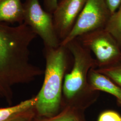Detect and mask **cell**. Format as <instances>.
<instances>
[{
  "mask_svg": "<svg viewBox=\"0 0 121 121\" xmlns=\"http://www.w3.org/2000/svg\"><path fill=\"white\" fill-rule=\"evenodd\" d=\"M37 35L24 23L10 26L0 23V99L11 104L14 89L41 75L31 63L29 47Z\"/></svg>",
  "mask_w": 121,
  "mask_h": 121,
  "instance_id": "obj_1",
  "label": "cell"
},
{
  "mask_svg": "<svg viewBox=\"0 0 121 121\" xmlns=\"http://www.w3.org/2000/svg\"><path fill=\"white\" fill-rule=\"evenodd\" d=\"M65 46L73 57L72 67L65 75L62 90V108L69 106L85 111L98 99L99 91L91 88L88 76L91 69L97 68L92 53L78 39Z\"/></svg>",
  "mask_w": 121,
  "mask_h": 121,
  "instance_id": "obj_2",
  "label": "cell"
},
{
  "mask_svg": "<svg viewBox=\"0 0 121 121\" xmlns=\"http://www.w3.org/2000/svg\"><path fill=\"white\" fill-rule=\"evenodd\" d=\"M45 69L43 83L36 95V117H49L62 109V90L66 73L71 65V54L66 46L44 47Z\"/></svg>",
  "mask_w": 121,
  "mask_h": 121,
  "instance_id": "obj_3",
  "label": "cell"
},
{
  "mask_svg": "<svg viewBox=\"0 0 121 121\" xmlns=\"http://www.w3.org/2000/svg\"><path fill=\"white\" fill-rule=\"evenodd\" d=\"M76 39L94 54L97 68L112 65L121 60V47L104 28L88 32Z\"/></svg>",
  "mask_w": 121,
  "mask_h": 121,
  "instance_id": "obj_4",
  "label": "cell"
},
{
  "mask_svg": "<svg viewBox=\"0 0 121 121\" xmlns=\"http://www.w3.org/2000/svg\"><path fill=\"white\" fill-rule=\"evenodd\" d=\"M111 15L105 0H86L73 29L60 44L65 46L82 35L105 28Z\"/></svg>",
  "mask_w": 121,
  "mask_h": 121,
  "instance_id": "obj_5",
  "label": "cell"
},
{
  "mask_svg": "<svg viewBox=\"0 0 121 121\" xmlns=\"http://www.w3.org/2000/svg\"><path fill=\"white\" fill-rule=\"evenodd\" d=\"M23 7V23L41 38L44 47L60 46L61 42L55 29L52 14L42 8L39 0H26Z\"/></svg>",
  "mask_w": 121,
  "mask_h": 121,
  "instance_id": "obj_6",
  "label": "cell"
},
{
  "mask_svg": "<svg viewBox=\"0 0 121 121\" xmlns=\"http://www.w3.org/2000/svg\"><path fill=\"white\" fill-rule=\"evenodd\" d=\"M86 0H60L52 13L53 22L61 42L73 28Z\"/></svg>",
  "mask_w": 121,
  "mask_h": 121,
  "instance_id": "obj_7",
  "label": "cell"
},
{
  "mask_svg": "<svg viewBox=\"0 0 121 121\" xmlns=\"http://www.w3.org/2000/svg\"><path fill=\"white\" fill-rule=\"evenodd\" d=\"M88 82L91 88L96 91H102L114 96L119 105L121 106V87L112 80L93 68L88 76Z\"/></svg>",
  "mask_w": 121,
  "mask_h": 121,
  "instance_id": "obj_8",
  "label": "cell"
},
{
  "mask_svg": "<svg viewBox=\"0 0 121 121\" xmlns=\"http://www.w3.org/2000/svg\"><path fill=\"white\" fill-rule=\"evenodd\" d=\"M24 7L21 0H0V23H23Z\"/></svg>",
  "mask_w": 121,
  "mask_h": 121,
  "instance_id": "obj_9",
  "label": "cell"
},
{
  "mask_svg": "<svg viewBox=\"0 0 121 121\" xmlns=\"http://www.w3.org/2000/svg\"><path fill=\"white\" fill-rule=\"evenodd\" d=\"M37 101L35 95L29 99L22 101L16 105L0 108V121H7L23 112L34 108Z\"/></svg>",
  "mask_w": 121,
  "mask_h": 121,
  "instance_id": "obj_10",
  "label": "cell"
},
{
  "mask_svg": "<svg viewBox=\"0 0 121 121\" xmlns=\"http://www.w3.org/2000/svg\"><path fill=\"white\" fill-rule=\"evenodd\" d=\"M84 110L67 106L57 114L49 117H35L34 121H86Z\"/></svg>",
  "mask_w": 121,
  "mask_h": 121,
  "instance_id": "obj_11",
  "label": "cell"
},
{
  "mask_svg": "<svg viewBox=\"0 0 121 121\" xmlns=\"http://www.w3.org/2000/svg\"><path fill=\"white\" fill-rule=\"evenodd\" d=\"M104 29L112 35L121 48V3L110 16Z\"/></svg>",
  "mask_w": 121,
  "mask_h": 121,
  "instance_id": "obj_12",
  "label": "cell"
},
{
  "mask_svg": "<svg viewBox=\"0 0 121 121\" xmlns=\"http://www.w3.org/2000/svg\"><path fill=\"white\" fill-rule=\"evenodd\" d=\"M95 69L110 78L121 87V60L112 65Z\"/></svg>",
  "mask_w": 121,
  "mask_h": 121,
  "instance_id": "obj_13",
  "label": "cell"
},
{
  "mask_svg": "<svg viewBox=\"0 0 121 121\" xmlns=\"http://www.w3.org/2000/svg\"><path fill=\"white\" fill-rule=\"evenodd\" d=\"M97 121H121V115L113 110H105L99 114Z\"/></svg>",
  "mask_w": 121,
  "mask_h": 121,
  "instance_id": "obj_14",
  "label": "cell"
},
{
  "mask_svg": "<svg viewBox=\"0 0 121 121\" xmlns=\"http://www.w3.org/2000/svg\"><path fill=\"white\" fill-rule=\"evenodd\" d=\"M35 107L21 113L7 121H34L36 117Z\"/></svg>",
  "mask_w": 121,
  "mask_h": 121,
  "instance_id": "obj_15",
  "label": "cell"
},
{
  "mask_svg": "<svg viewBox=\"0 0 121 121\" xmlns=\"http://www.w3.org/2000/svg\"><path fill=\"white\" fill-rule=\"evenodd\" d=\"M44 9L52 14L58 4V0H43Z\"/></svg>",
  "mask_w": 121,
  "mask_h": 121,
  "instance_id": "obj_16",
  "label": "cell"
},
{
  "mask_svg": "<svg viewBox=\"0 0 121 121\" xmlns=\"http://www.w3.org/2000/svg\"><path fill=\"white\" fill-rule=\"evenodd\" d=\"M111 14L114 13L121 3V0H105Z\"/></svg>",
  "mask_w": 121,
  "mask_h": 121,
  "instance_id": "obj_17",
  "label": "cell"
},
{
  "mask_svg": "<svg viewBox=\"0 0 121 121\" xmlns=\"http://www.w3.org/2000/svg\"></svg>",
  "mask_w": 121,
  "mask_h": 121,
  "instance_id": "obj_18",
  "label": "cell"
}]
</instances>
